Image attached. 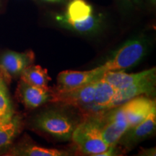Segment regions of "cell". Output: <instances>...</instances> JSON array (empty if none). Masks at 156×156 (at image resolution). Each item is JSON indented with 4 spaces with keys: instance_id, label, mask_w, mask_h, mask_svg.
<instances>
[{
    "instance_id": "obj_21",
    "label": "cell",
    "mask_w": 156,
    "mask_h": 156,
    "mask_svg": "<svg viewBox=\"0 0 156 156\" xmlns=\"http://www.w3.org/2000/svg\"><path fill=\"white\" fill-rule=\"evenodd\" d=\"M149 1H151L153 3H155V0H149Z\"/></svg>"
},
{
    "instance_id": "obj_23",
    "label": "cell",
    "mask_w": 156,
    "mask_h": 156,
    "mask_svg": "<svg viewBox=\"0 0 156 156\" xmlns=\"http://www.w3.org/2000/svg\"><path fill=\"white\" fill-rule=\"evenodd\" d=\"M1 122H2V121H1V120H0V123H1Z\"/></svg>"
},
{
    "instance_id": "obj_11",
    "label": "cell",
    "mask_w": 156,
    "mask_h": 156,
    "mask_svg": "<svg viewBox=\"0 0 156 156\" xmlns=\"http://www.w3.org/2000/svg\"><path fill=\"white\" fill-rule=\"evenodd\" d=\"M156 124L155 108L148 114V116L137 125L128 129L119 142L124 148L130 150L138 142H141L153 133Z\"/></svg>"
},
{
    "instance_id": "obj_20",
    "label": "cell",
    "mask_w": 156,
    "mask_h": 156,
    "mask_svg": "<svg viewBox=\"0 0 156 156\" xmlns=\"http://www.w3.org/2000/svg\"><path fill=\"white\" fill-rule=\"evenodd\" d=\"M44 1L49 2H59L62 0H44Z\"/></svg>"
},
{
    "instance_id": "obj_3",
    "label": "cell",
    "mask_w": 156,
    "mask_h": 156,
    "mask_svg": "<svg viewBox=\"0 0 156 156\" xmlns=\"http://www.w3.org/2000/svg\"><path fill=\"white\" fill-rule=\"evenodd\" d=\"M106 114L96 115L103 140L109 147H115L122 136L127 131L129 124L122 106L110 108Z\"/></svg>"
},
{
    "instance_id": "obj_12",
    "label": "cell",
    "mask_w": 156,
    "mask_h": 156,
    "mask_svg": "<svg viewBox=\"0 0 156 156\" xmlns=\"http://www.w3.org/2000/svg\"><path fill=\"white\" fill-rule=\"evenodd\" d=\"M116 90L101 77L96 80L94 99L90 110L95 113L99 111L110 109Z\"/></svg>"
},
{
    "instance_id": "obj_13",
    "label": "cell",
    "mask_w": 156,
    "mask_h": 156,
    "mask_svg": "<svg viewBox=\"0 0 156 156\" xmlns=\"http://www.w3.org/2000/svg\"><path fill=\"white\" fill-rule=\"evenodd\" d=\"M153 69V68H151L150 69L136 74H127L122 72V70L108 71L103 74L102 77L110 83L116 90H118L126 88L134 83L141 80L147 75H149Z\"/></svg>"
},
{
    "instance_id": "obj_9",
    "label": "cell",
    "mask_w": 156,
    "mask_h": 156,
    "mask_svg": "<svg viewBox=\"0 0 156 156\" xmlns=\"http://www.w3.org/2000/svg\"><path fill=\"white\" fill-rule=\"evenodd\" d=\"M53 90L49 87L44 88L34 86L21 80L17 88V95L25 108L34 109L48 101H51Z\"/></svg>"
},
{
    "instance_id": "obj_8",
    "label": "cell",
    "mask_w": 156,
    "mask_h": 156,
    "mask_svg": "<svg viewBox=\"0 0 156 156\" xmlns=\"http://www.w3.org/2000/svg\"><path fill=\"white\" fill-rule=\"evenodd\" d=\"M155 68L154 67L151 73L141 80L126 88L116 90L111 108L119 106L135 97L153 94L155 88Z\"/></svg>"
},
{
    "instance_id": "obj_22",
    "label": "cell",
    "mask_w": 156,
    "mask_h": 156,
    "mask_svg": "<svg viewBox=\"0 0 156 156\" xmlns=\"http://www.w3.org/2000/svg\"><path fill=\"white\" fill-rule=\"evenodd\" d=\"M134 1H135V2H138V1H139V0H134Z\"/></svg>"
},
{
    "instance_id": "obj_2",
    "label": "cell",
    "mask_w": 156,
    "mask_h": 156,
    "mask_svg": "<svg viewBox=\"0 0 156 156\" xmlns=\"http://www.w3.org/2000/svg\"><path fill=\"white\" fill-rule=\"evenodd\" d=\"M34 125L41 131L58 140H68L77 125L74 119L65 112L50 110L35 119Z\"/></svg>"
},
{
    "instance_id": "obj_1",
    "label": "cell",
    "mask_w": 156,
    "mask_h": 156,
    "mask_svg": "<svg viewBox=\"0 0 156 156\" xmlns=\"http://www.w3.org/2000/svg\"><path fill=\"white\" fill-rule=\"evenodd\" d=\"M71 138L80 151L87 155L98 156L110 148L103 140L96 116L77 124Z\"/></svg>"
},
{
    "instance_id": "obj_16",
    "label": "cell",
    "mask_w": 156,
    "mask_h": 156,
    "mask_svg": "<svg viewBox=\"0 0 156 156\" xmlns=\"http://www.w3.org/2000/svg\"><path fill=\"white\" fill-rule=\"evenodd\" d=\"M93 11V7L85 0H71L64 15L71 20L82 21L91 16Z\"/></svg>"
},
{
    "instance_id": "obj_18",
    "label": "cell",
    "mask_w": 156,
    "mask_h": 156,
    "mask_svg": "<svg viewBox=\"0 0 156 156\" xmlns=\"http://www.w3.org/2000/svg\"><path fill=\"white\" fill-rule=\"evenodd\" d=\"M12 155L26 156H64L68 155V153L66 151L43 147L38 145H26L17 147L15 151L12 152Z\"/></svg>"
},
{
    "instance_id": "obj_5",
    "label": "cell",
    "mask_w": 156,
    "mask_h": 156,
    "mask_svg": "<svg viewBox=\"0 0 156 156\" xmlns=\"http://www.w3.org/2000/svg\"><path fill=\"white\" fill-rule=\"evenodd\" d=\"M96 80L76 88L64 91L54 90L51 101L54 103L90 109L94 99Z\"/></svg>"
},
{
    "instance_id": "obj_17",
    "label": "cell",
    "mask_w": 156,
    "mask_h": 156,
    "mask_svg": "<svg viewBox=\"0 0 156 156\" xmlns=\"http://www.w3.org/2000/svg\"><path fill=\"white\" fill-rule=\"evenodd\" d=\"M20 122L18 117H14L7 122L0 123V151L7 149L18 134Z\"/></svg>"
},
{
    "instance_id": "obj_10",
    "label": "cell",
    "mask_w": 156,
    "mask_h": 156,
    "mask_svg": "<svg viewBox=\"0 0 156 156\" xmlns=\"http://www.w3.org/2000/svg\"><path fill=\"white\" fill-rule=\"evenodd\" d=\"M125 114L129 129L137 125L155 108V102L151 98L137 96L121 105Z\"/></svg>"
},
{
    "instance_id": "obj_6",
    "label": "cell",
    "mask_w": 156,
    "mask_h": 156,
    "mask_svg": "<svg viewBox=\"0 0 156 156\" xmlns=\"http://www.w3.org/2000/svg\"><path fill=\"white\" fill-rule=\"evenodd\" d=\"M34 61V54L32 51L23 53L7 51L0 58V77L9 82L13 77L20 75Z\"/></svg>"
},
{
    "instance_id": "obj_19",
    "label": "cell",
    "mask_w": 156,
    "mask_h": 156,
    "mask_svg": "<svg viewBox=\"0 0 156 156\" xmlns=\"http://www.w3.org/2000/svg\"><path fill=\"white\" fill-rule=\"evenodd\" d=\"M13 116V108L4 80L0 77V120L8 122Z\"/></svg>"
},
{
    "instance_id": "obj_15",
    "label": "cell",
    "mask_w": 156,
    "mask_h": 156,
    "mask_svg": "<svg viewBox=\"0 0 156 156\" xmlns=\"http://www.w3.org/2000/svg\"><path fill=\"white\" fill-rule=\"evenodd\" d=\"M20 80L34 86L48 88L51 78L46 69L39 65L30 64L20 74Z\"/></svg>"
},
{
    "instance_id": "obj_4",
    "label": "cell",
    "mask_w": 156,
    "mask_h": 156,
    "mask_svg": "<svg viewBox=\"0 0 156 156\" xmlns=\"http://www.w3.org/2000/svg\"><path fill=\"white\" fill-rule=\"evenodd\" d=\"M146 53L145 44L142 40L132 39L117 49L106 63L101 65L105 71L128 69L140 62Z\"/></svg>"
},
{
    "instance_id": "obj_14",
    "label": "cell",
    "mask_w": 156,
    "mask_h": 156,
    "mask_svg": "<svg viewBox=\"0 0 156 156\" xmlns=\"http://www.w3.org/2000/svg\"><path fill=\"white\" fill-rule=\"evenodd\" d=\"M56 20L66 28L80 34H90L95 32L101 26V19L92 15L88 18L82 21H73L68 19L64 15L56 16Z\"/></svg>"
},
{
    "instance_id": "obj_7",
    "label": "cell",
    "mask_w": 156,
    "mask_h": 156,
    "mask_svg": "<svg viewBox=\"0 0 156 156\" xmlns=\"http://www.w3.org/2000/svg\"><path fill=\"white\" fill-rule=\"evenodd\" d=\"M106 73L102 66L87 71L65 70L58 74L55 90H68L99 79Z\"/></svg>"
}]
</instances>
